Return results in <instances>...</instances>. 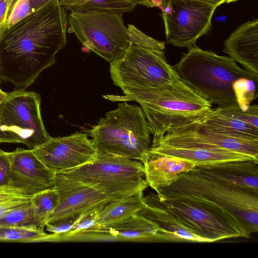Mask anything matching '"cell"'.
I'll return each instance as SVG.
<instances>
[{"label":"cell","mask_w":258,"mask_h":258,"mask_svg":"<svg viewBox=\"0 0 258 258\" xmlns=\"http://www.w3.org/2000/svg\"><path fill=\"white\" fill-rule=\"evenodd\" d=\"M67 16L58 0H50L7 29L0 39V79L25 89L53 65L67 42Z\"/></svg>","instance_id":"obj_1"},{"label":"cell","mask_w":258,"mask_h":258,"mask_svg":"<svg viewBox=\"0 0 258 258\" xmlns=\"http://www.w3.org/2000/svg\"><path fill=\"white\" fill-rule=\"evenodd\" d=\"M156 191L164 200L202 207L250 234L258 231V189L214 180L192 170Z\"/></svg>","instance_id":"obj_2"},{"label":"cell","mask_w":258,"mask_h":258,"mask_svg":"<svg viewBox=\"0 0 258 258\" xmlns=\"http://www.w3.org/2000/svg\"><path fill=\"white\" fill-rule=\"evenodd\" d=\"M139 103L153 139L169 130L193 122L212 108V104L180 78L162 86L122 91Z\"/></svg>","instance_id":"obj_3"},{"label":"cell","mask_w":258,"mask_h":258,"mask_svg":"<svg viewBox=\"0 0 258 258\" xmlns=\"http://www.w3.org/2000/svg\"><path fill=\"white\" fill-rule=\"evenodd\" d=\"M180 78L211 104L219 107L238 105L233 84L240 78L258 82L256 76L229 56L194 46L173 66Z\"/></svg>","instance_id":"obj_4"},{"label":"cell","mask_w":258,"mask_h":258,"mask_svg":"<svg viewBox=\"0 0 258 258\" xmlns=\"http://www.w3.org/2000/svg\"><path fill=\"white\" fill-rule=\"evenodd\" d=\"M98 154L142 161L151 145L150 131L141 107L123 102L88 130Z\"/></svg>","instance_id":"obj_5"},{"label":"cell","mask_w":258,"mask_h":258,"mask_svg":"<svg viewBox=\"0 0 258 258\" xmlns=\"http://www.w3.org/2000/svg\"><path fill=\"white\" fill-rule=\"evenodd\" d=\"M123 14L108 11L79 10L68 15L69 29L83 47L110 63L120 58L132 42Z\"/></svg>","instance_id":"obj_6"},{"label":"cell","mask_w":258,"mask_h":258,"mask_svg":"<svg viewBox=\"0 0 258 258\" xmlns=\"http://www.w3.org/2000/svg\"><path fill=\"white\" fill-rule=\"evenodd\" d=\"M66 177L89 185L110 199L143 192L149 186L141 161L110 154L68 171Z\"/></svg>","instance_id":"obj_7"},{"label":"cell","mask_w":258,"mask_h":258,"mask_svg":"<svg viewBox=\"0 0 258 258\" xmlns=\"http://www.w3.org/2000/svg\"><path fill=\"white\" fill-rule=\"evenodd\" d=\"M38 94L18 89L0 98V144L21 143L35 149L51 137L45 129Z\"/></svg>","instance_id":"obj_8"},{"label":"cell","mask_w":258,"mask_h":258,"mask_svg":"<svg viewBox=\"0 0 258 258\" xmlns=\"http://www.w3.org/2000/svg\"><path fill=\"white\" fill-rule=\"evenodd\" d=\"M110 64L113 84L122 91L158 87L180 78L163 50L132 44L120 58Z\"/></svg>","instance_id":"obj_9"},{"label":"cell","mask_w":258,"mask_h":258,"mask_svg":"<svg viewBox=\"0 0 258 258\" xmlns=\"http://www.w3.org/2000/svg\"><path fill=\"white\" fill-rule=\"evenodd\" d=\"M217 7L196 0H166L160 9L167 43L191 47L211 31Z\"/></svg>","instance_id":"obj_10"},{"label":"cell","mask_w":258,"mask_h":258,"mask_svg":"<svg viewBox=\"0 0 258 258\" xmlns=\"http://www.w3.org/2000/svg\"><path fill=\"white\" fill-rule=\"evenodd\" d=\"M160 204L182 225L205 242L233 238H250L247 231L204 208L188 201L166 200L157 194Z\"/></svg>","instance_id":"obj_11"},{"label":"cell","mask_w":258,"mask_h":258,"mask_svg":"<svg viewBox=\"0 0 258 258\" xmlns=\"http://www.w3.org/2000/svg\"><path fill=\"white\" fill-rule=\"evenodd\" d=\"M43 164L55 174L64 173L96 159L94 143L86 133L51 138L32 149Z\"/></svg>","instance_id":"obj_12"},{"label":"cell","mask_w":258,"mask_h":258,"mask_svg":"<svg viewBox=\"0 0 258 258\" xmlns=\"http://www.w3.org/2000/svg\"><path fill=\"white\" fill-rule=\"evenodd\" d=\"M145 155L174 157L192 162L197 166L254 159L234 151L209 147L169 131L161 137L153 139Z\"/></svg>","instance_id":"obj_13"},{"label":"cell","mask_w":258,"mask_h":258,"mask_svg":"<svg viewBox=\"0 0 258 258\" xmlns=\"http://www.w3.org/2000/svg\"><path fill=\"white\" fill-rule=\"evenodd\" d=\"M54 188L58 193L59 202L47 222L69 217H80L100 208L112 200L95 188L62 174H55Z\"/></svg>","instance_id":"obj_14"},{"label":"cell","mask_w":258,"mask_h":258,"mask_svg":"<svg viewBox=\"0 0 258 258\" xmlns=\"http://www.w3.org/2000/svg\"><path fill=\"white\" fill-rule=\"evenodd\" d=\"M11 174L8 186L30 196L54 187L55 174L32 149L18 148L9 152Z\"/></svg>","instance_id":"obj_15"},{"label":"cell","mask_w":258,"mask_h":258,"mask_svg":"<svg viewBox=\"0 0 258 258\" xmlns=\"http://www.w3.org/2000/svg\"><path fill=\"white\" fill-rule=\"evenodd\" d=\"M145 207L138 215L152 223L157 228L155 241L205 242L182 225L159 202L156 194L144 197Z\"/></svg>","instance_id":"obj_16"},{"label":"cell","mask_w":258,"mask_h":258,"mask_svg":"<svg viewBox=\"0 0 258 258\" xmlns=\"http://www.w3.org/2000/svg\"><path fill=\"white\" fill-rule=\"evenodd\" d=\"M238 105L211 108L194 121L203 131L228 136L258 140V128L244 121L240 117Z\"/></svg>","instance_id":"obj_17"},{"label":"cell","mask_w":258,"mask_h":258,"mask_svg":"<svg viewBox=\"0 0 258 258\" xmlns=\"http://www.w3.org/2000/svg\"><path fill=\"white\" fill-rule=\"evenodd\" d=\"M223 52L244 69L258 76V19L240 25L227 38Z\"/></svg>","instance_id":"obj_18"},{"label":"cell","mask_w":258,"mask_h":258,"mask_svg":"<svg viewBox=\"0 0 258 258\" xmlns=\"http://www.w3.org/2000/svg\"><path fill=\"white\" fill-rule=\"evenodd\" d=\"M193 170L214 180L258 189V161L254 159L198 165Z\"/></svg>","instance_id":"obj_19"},{"label":"cell","mask_w":258,"mask_h":258,"mask_svg":"<svg viewBox=\"0 0 258 258\" xmlns=\"http://www.w3.org/2000/svg\"><path fill=\"white\" fill-rule=\"evenodd\" d=\"M169 131L202 144L213 148L234 151L258 160V140L241 139L217 133L205 132L202 131L194 121Z\"/></svg>","instance_id":"obj_20"},{"label":"cell","mask_w":258,"mask_h":258,"mask_svg":"<svg viewBox=\"0 0 258 258\" xmlns=\"http://www.w3.org/2000/svg\"><path fill=\"white\" fill-rule=\"evenodd\" d=\"M141 162L145 179L155 191L171 185L179 174L191 171L197 166L189 161L167 156L145 155Z\"/></svg>","instance_id":"obj_21"},{"label":"cell","mask_w":258,"mask_h":258,"mask_svg":"<svg viewBox=\"0 0 258 258\" xmlns=\"http://www.w3.org/2000/svg\"><path fill=\"white\" fill-rule=\"evenodd\" d=\"M157 231L152 223L137 214L90 232H94L98 239L113 238L118 240L148 241H155Z\"/></svg>","instance_id":"obj_22"},{"label":"cell","mask_w":258,"mask_h":258,"mask_svg":"<svg viewBox=\"0 0 258 258\" xmlns=\"http://www.w3.org/2000/svg\"><path fill=\"white\" fill-rule=\"evenodd\" d=\"M145 206L143 192H139L119 199H112L99 209L97 228L121 221L137 215Z\"/></svg>","instance_id":"obj_23"},{"label":"cell","mask_w":258,"mask_h":258,"mask_svg":"<svg viewBox=\"0 0 258 258\" xmlns=\"http://www.w3.org/2000/svg\"><path fill=\"white\" fill-rule=\"evenodd\" d=\"M67 10L108 11L118 13L132 12L137 4L131 0H58Z\"/></svg>","instance_id":"obj_24"},{"label":"cell","mask_w":258,"mask_h":258,"mask_svg":"<svg viewBox=\"0 0 258 258\" xmlns=\"http://www.w3.org/2000/svg\"><path fill=\"white\" fill-rule=\"evenodd\" d=\"M47 234L35 225H0V241L18 242H50Z\"/></svg>","instance_id":"obj_25"},{"label":"cell","mask_w":258,"mask_h":258,"mask_svg":"<svg viewBox=\"0 0 258 258\" xmlns=\"http://www.w3.org/2000/svg\"><path fill=\"white\" fill-rule=\"evenodd\" d=\"M58 202V193L54 187L43 190L32 197L31 204L36 226L44 229Z\"/></svg>","instance_id":"obj_26"},{"label":"cell","mask_w":258,"mask_h":258,"mask_svg":"<svg viewBox=\"0 0 258 258\" xmlns=\"http://www.w3.org/2000/svg\"><path fill=\"white\" fill-rule=\"evenodd\" d=\"M257 81L243 78L233 84V90L238 106L243 111L247 110L251 102L258 97Z\"/></svg>","instance_id":"obj_27"},{"label":"cell","mask_w":258,"mask_h":258,"mask_svg":"<svg viewBox=\"0 0 258 258\" xmlns=\"http://www.w3.org/2000/svg\"><path fill=\"white\" fill-rule=\"evenodd\" d=\"M33 197L9 186L0 187V218L14 209L31 203Z\"/></svg>","instance_id":"obj_28"},{"label":"cell","mask_w":258,"mask_h":258,"mask_svg":"<svg viewBox=\"0 0 258 258\" xmlns=\"http://www.w3.org/2000/svg\"><path fill=\"white\" fill-rule=\"evenodd\" d=\"M35 225L31 203L14 209L0 218V225Z\"/></svg>","instance_id":"obj_29"},{"label":"cell","mask_w":258,"mask_h":258,"mask_svg":"<svg viewBox=\"0 0 258 258\" xmlns=\"http://www.w3.org/2000/svg\"><path fill=\"white\" fill-rule=\"evenodd\" d=\"M127 28L132 44L163 50L165 49L164 42L156 40L147 35L133 25L129 24Z\"/></svg>","instance_id":"obj_30"},{"label":"cell","mask_w":258,"mask_h":258,"mask_svg":"<svg viewBox=\"0 0 258 258\" xmlns=\"http://www.w3.org/2000/svg\"><path fill=\"white\" fill-rule=\"evenodd\" d=\"M80 217H69L49 221L46 224V229L52 233L66 234L72 229Z\"/></svg>","instance_id":"obj_31"},{"label":"cell","mask_w":258,"mask_h":258,"mask_svg":"<svg viewBox=\"0 0 258 258\" xmlns=\"http://www.w3.org/2000/svg\"><path fill=\"white\" fill-rule=\"evenodd\" d=\"M31 13L30 0H18L8 18L7 29Z\"/></svg>","instance_id":"obj_32"},{"label":"cell","mask_w":258,"mask_h":258,"mask_svg":"<svg viewBox=\"0 0 258 258\" xmlns=\"http://www.w3.org/2000/svg\"><path fill=\"white\" fill-rule=\"evenodd\" d=\"M11 174V164L9 152L0 149V187L9 185Z\"/></svg>","instance_id":"obj_33"},{"label":"cell","mask_w":258,"mask_h":258,"mask_svg":"<svg viewBox=\"0 0 258 258\" xmlns=\"http://www.w3.org/2000/svg\"><path fill=\"white\" fill-rule=\"evenodd\" d=\"M239 114L241 118L251 126L258 128V106L250 105L248 109L243 111L241 109Z\"/></svg>","instance_id":"obj_34"},{"label":"cell","mask_w":258,"mask_h":258,"mask_svg":"<svg viewBox=\"0 0 258 258\" xmlns=\"http://www.w3.org/2000/svg\"><path fill=\"white\" fill-rule=\"evenodd\" d=\"M9 0H0V39L7 30Z\"/></svg>","instance_id":"obj_35"},{"label":"cell","mask_w":258,"mask_h":258,"mask_svg":"<svg viewBox=\"0 0 258 258\" xmlns=\"http://www.w3.org/2000/svg\"><path fill=\"white\" fill-rule=\"evenodd\" d=\"M166 0H136L137 5L144 6L148 8H160Z\"/></svg>","instance_id":"obj_36"},{"label":"cell","mask_w":258,"mask_h":258,"mask_svg":"<svg viewBox=\"0 0 258 258\" xmlns=\"http://www.w3.org/2000/svg\"><path fill=\"white\" fill-rule=\"evenodd\" d=\"M50 0H30V8L32 13L44 5Z\"/></svg>","instance_id":"obj_37"},{"label":"cell","mask_w":258,"mask_h":258,"mask_svg":"<svg viewBox=\"0 0 258 258\" xmlns=\"http://www.w3.org/2000/svg\"><path fill=\"white\" fill-rule=\"evenodd\" d=\"M198 1L205 4L218 7L221 4L225 3V0H196Z\"/></svg>","instance_id":"obj_38"},{"label":"cell","mask_w":258,"mask_h":258,"mask_svg":"<svg viewBox=\"0 0 258 258\" xmlns=\"http://www.w3.org/2000/svg\"><path fill=\"white\" fill-rule=\"evenodd\" d=\"M18 1V0H11L10 1L9 3V7L8 10V18L10 16L14 6H15V5L16 4Z\"/></svg>","instance_id":"obj_39"},{"label":"cell","mask_w":258,"mask_h":258,"mask_svg":"<svg viewBox=\"0 0 258 258\" xmlns=\"http://www.w3.org/2000/svg\"><path fill=\"white\" fill-rule=\"evenodd\" d=\"M238 0H225V3H231V2H236Z\"/></svg>","instance_id":"obj_40"},{"label":"cell","mask_w":258,"mask_h":258,"mask_svg":"<svg viewBox=\"0 0 258 258\" xmlns=\"http://www.w3.org/2000/svg\"><path fill=\"white\" fill-rule=\"evenodd\" d=\"M2 92H3V91L0 88V98H1V96Z\"/></svg>","instance_id":"obj_41"},{"label":"cell","mask_w":258,"mask_h":258,"mask_svg":"<svg viewBox=\"0 0 258 258\" xmlns=\"http://www.w3.org/2000/svg\"><path fill=\"white\" fill-rule=\"evenodd\" d=\"M131 1H132L135 2H136V0H131Z\"/></svg>","instance_id":"obj_42"},{"label":"cell","mask_w":258,"mask_h":258,"mask_svg":"<svg viewBox=\"0 0 258 258\" xmlns=\"http://www.w3.org/2000/svg\"><path fill=\"white\" fill-rule=\"evenodd\" d=\"M11 1V0H9V3H10V2Z\"/></svg>","instance_id":"obj_43"}]
</instances>
